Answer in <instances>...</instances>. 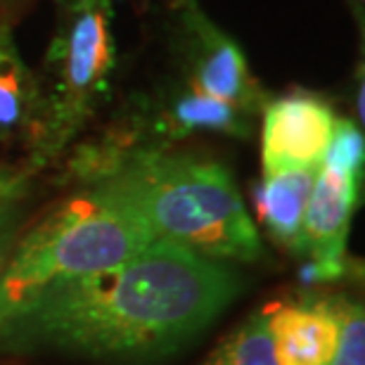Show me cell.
I'll use <instances>...</instances> for the list:
<instances>
[{
  "mask_svg": "<svg viewBox=\"0 0 365 365\" xmlns=\"http://www.w3.org/2000/svg\"><path fill=\"white\" fill-rule=\"evenodd\" d=\"M95 192L130 211L152 237L216 261H259L264 247L232 173L221 162L135 148L88 180Z\"/></svg>",
  "mask_w": 365,
  "mask_h": 365,
  "instance_id": "obj_2",
  "label": "cell"
},
{
  "mask_svg": "<svg viewBox=\"0 0 365 365\" xmlns=\"http://www.w3.org/2000/svg\"><path fill=\"white\" fill-rule=\"evenodd\" d=\"M202 365H277L273 339L268 332V311H254L204 359Z\"/></svg>",
  "mask_w": 365,
  "mask_h": 365,
  "instance_id": "obj_11",
  "label": "cell"
},
{
  "mask_svg": "<svg viewBox=\"0 0 365 365\" xmlns=\"http://www.w3.org/2000/svg\"><path fill=\"white\" fill-rule=\"evenodd\" d=\"M242 292L223 261L155 237L126 264L46 287L0 318V354L150 365L200 339Z\"/></svg>",
  "mask_w": 365,
  "mask_h": 365,
  "instance_id": "obj_1",
  "label": "cell"
},
{
  "mask_svg": "<svg viewBox=\"0 0 365 365\" xmlns=\"http://www.w3.org/2000/svg\"><path fill=\"white\" fill-rule=\"evenodd\" d=\"M334 121L332 107L306 91L266 102L261 135L264 176L292 169H318L330 145Z\"/></svg>",
  "mask_w": 365,
  "mask_h": 365,
  "instance_id": "obj_7",
  "label": "cell"
},
{
  "mask_svg": "<svg viewBox=\"0 0 365 365\" xmlns=\"http://www.w3.org/2000/svg\"><path fill=\"white\" fill-rule=\"evenodd\" d=\"M38 109V76H34L21 57L12 29L0 24V140L31 135Z\"/></svg>",
  "mask_w": 365,
  "mask_h": 365,
  "instance_id": "obj_9",
  "label": "cell"
},
{
  "mask_svg": "<svg viewBox=\"0 0 365 365\" xmlns=\"http://www.w3.org/2000/svg\"><path fill=\"white\" fill-rule=\"evenodd\" d=\"M339 316V339L327 365H365V318L363 306L334 299Z\"/></svg>",
  "mask_w": 365,
  "mask_h": 365,
  "instance_id": "obj_13",
  "label": "cell"
},
{
  "mask_svg": "<svg viewBox=\"0 0 365 365\" xmlns=\"http://www.w3.org/2000/svg\"><path fill=\"white\" fill-rule=\"evenodd\" d=\"M363 159H365V138L361 126H356L351 119L334 121V130L330 145L325 150V157L320 166L361 180L363 176Z\"/></svg>",
  "mask_w": 365,
  "mask_h": 365,
  "instance_id": "obj_12",
  "label": "cell"
},
{
  "mask_svg": "<svg viewBox=\"0 0 365 365\" xmlns=\"http://www.w3.org/2000/svg\"><path fill=\"white\" fill-rule=\"evenodd\" d=\"M277 365H327L339 339L337 306L323 299L268 306Z\"/></svg>",
  "mask_w": 365,
  "mask_h": 365,
  "instance_id": "obj_8",
  "label": "cell"
},
{
  "mask_svg": "<svg viewBox=\"0 0 365 365\" xmlns=\"http://www.w3.org/2000/svg\"><path fill=\"white\" fill-rule=\"evenodd\" d=\"M361 180L346 173L320 169L313 182L297 242L299 257L309 259L302 271L304 282H332L346 271V237L359 202Z\"/></svg>",
  "mask_w": 365,
  "mask_h": 365,
  "instance_id": "obj_6",
  "label": "cell"
},
{
  "mask_svg": "<svg viewBox=\"0 0 365 365\" xmlns=\"http://www.w3.org/2000/svg\"><path fill=\"white\" fill-rule=\"evenodd\" d=\"M17 240H19V223H12V225L0 228V275H3V268L7 264V259H10Z\"/></svg>",
  "mask_w": 365,
  "mask_h": 365,
  "instance_id": "obj_15",
  "label": "cell"
},
{
  "mask_svg": "<svg viewBox=\"0 0 365 365\" xmlns=\"http://www.w3.org/2000/svg\"><path fill=\"white\" fill-rule=\"evenodd\" d=\"M55 34L43 62L31 169L64 152L109 100L116 71L112 0H57Z\"/></svg>",
  "mask_w": 365,
  "mask_h": 365,
  "instance_id": "obj_4",
  "label": "cell"
},
{
  "mask_svg": "<svg viewBox=\"0 0 365 365\" xmlns=\"http://www.w3.org/2000/svg\"><path fill=\"white\" fill-rule=\"evenodd\" d=\"M31 173L34 169L0 164V228L21 221L26 200L31 197Z\"/></svg>",
  "mask_w": 365,
  "mask_h": 365,
  "instance_id": "obj_14",
  "label": "cell"
},
{
  "mask_svg": "<svg viewBox=\"0 0 365 365\" xmlns=\"http://www.w3.org/2000/svg\"><path fill=\"white\" fill-rule=\"evenodd\" d=\"M152 240L130 211L93 187L69 197L14 245L0 275V318L36 292L126 264Z\"/></svg>",
  "mask_w": 365,
  "mask_h": 365,
  "instance_id": "obj_3",
  "label": "cell"
},
{
  "mask_svg": "<svg viewBox=\"0 0 365 365\" xmlns=\"http://www.w3.org/2000/svg\"><path fill=\"white\" fill-rule=\"evenodd\" d=\"M318 169H292L268 173L264 182L257 187V211L266 230L277 242L292 245L297 242L302 221L306 214L313 182H316Z\"/></svg>",
  "mask_w": 365,
  "mask_h": 365,
  "instance_id": "obj_10",
  "label": "cell"
},
{
  "mask_svg": "<svg viewBox=\"0 0 365 365\" xmlns=\"http://www.w3.org/2000/svg\"><path fill=\"white\" fill-rule=\"evenodd\" d=\"M185 81L200 93L254 116L266 105L242 48L195 5L182 17Z\"/></svg>",
  "mask_w": 365,
  "mask_h": 365,
  "instance_id": "obj_5",
  "label": "cell"
}]
</instances>
